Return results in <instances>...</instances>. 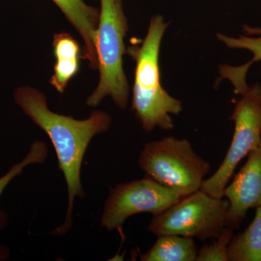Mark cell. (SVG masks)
<instances>
[{
    "label": "cell",
    "instance_id": "15",
    "mask_svg": "<svg viewBox=\"0 0 261 261\" xmlns=\"http://www.w3.org/2000/svg\"><path fill=\"white\" fill-rule=\"evenodd\" d=\"M233 236V230L225 227L216 240L198 250L196 261H228V247Z\"/></svg>",
    "mask_w": 261,
    "mask_h": 261
},
{
    "label": "cell",
    "instance_id": "11",
    "mask_svg": "<svg viewBox=\"0 0 261 261\" xmlns=\"http://www.w3.org/2000/svg\"><path fill=\"white\" fill-rule=\"evenodd\" d=\"M152 247L141 255L143 261H195L197 245L194 238L167 234L157 237Z\"/></svg>",
    "mask_w": 261,
    "mask_h": 261
},
{
    "label": "cell",
    "instance_id": "1",
    "mask_svg": "<svg viewBox=\"0 0 261 261\" xmlns=\"http://www.w3.org/2000/svg\"><path fill=\"white\" fill-rule=\"evenodd\" d=\"M14 97L23 112L50 139L58 166L64 175L68 190L66 215L63 224L53 232L54 235L63 236L70 231L73 224L72 214L75 199L83 198L85 195L81 173L87 149L96 135L109 129L112 118L102 111H94L84 120L58 114L49 110L47 97L32 87L17 89Z\"/></svg>",
    "mask_w": 261,
    "mask_h": 261
},
{
    "label": "cell",
    "instance_id": "14",
    "mask_svg": "<svg viewBox=\"0 0 261 261\" xmlns=\"http://www.w3.org/2000/svg\"><path fill=\"white\" fill-rule=\"evenodd\" d=\"M48 148L42 141L33 142L28 154L20 162L10 168L9 171L0 177V197L6 187L16 176H19L27 166L36 163H42L47 159ZM9 257V251L6 247H0V260H6Z\"/></svg>",
    "mask_w": 261,
    "mask_h": 261
},
{
    "label": "cell",
    "instance_id": "9",
    "mask_svg": "<svg viewBox=\"0 0 261 261\" xmlns=\"http://www.w3.org/2000/svg\"><path fill=\"white\" fill-rule=\"evenodd\" d=\"M61 10L65 18L83 39L84 59L89 61L92 69L97 68L96 49L99 9L91 6L84 0H51Z\"/></svg>",
    "mask_w": 261,
    "mask_h": 261
},
{
    "label": "cell",
    "instance_id": "3",
    "mask_svg": "<svg viewBox=\"0 0 261 261\" xmlns=\"http://www.w3.org/2000/svg\"><path fill=\"white\" fill-rule=\"evenodd\" d=\"M128 30L123 0H100L96 43L99 80L86 101L89 107H97L105 98L111 97L117 107L126 108L129 86L123 70V56Z\"/></svg>",
    "mask_w": 261,
    "mask_h": 261
},
{
    "label": "cell",
    "instance_id": "12",
    "mask_svg": "<svg viewBox=\"0 0 261 261\" xmlns=\"http://www.w3.org/2000/svg\"><path fill=\"white\" fill-rule=\"evenodd\" d=\"M228 256V261H261V206L246 229L231 238Z\"/></svg>",
    "mask_w": 261,
    "mask_h": 261
},
{
    "label": "cell",
    "instance_id": "6",
    "mask_svg": "<svg viewBox=\"0 0 261 261\" xmlns=\"http://www.w3.org/2000/svg\"><path fill=\"white\" fill-rule=\"evenodd\" d=\"M228 208L226 199L199 190L153 216L147 230L156 237L179 235L202 241L216 238L226 227Z\"/></svg>",
    "mask_w": 261,
    "mask_h": 261
},
{
    "label": "cell",
    "instance_id": "7",
    "mask_svg": "<svg viewBox=\"0 0 261 261\" xmlns=\"http://www.w3.org/2000/svg\"><path fill=\"white\" fill-rule=\"evenodd\" d=\"M181 198V196L147 176L119 184L110 190L101 217V226L113 231L121 228L130 216L140 214L156 216Z\"/></svg>",
    "mask_w": 261,
    "mask_h": 261
},
{
    "label": "cell",
    "instance_id": "2",
    "mask_svg": "<svg viewBox=\"0 0 261 261\" xmlns=\"http://www.w3.org/2000/svg\"><path fill=\"white\" fill-rule=\"evenodd\" d=\"M168 25L162 15H154L145 39L140 45L134 44L126 49L136 63L132 109L146 132H152L156 127L172 130L171 115L177 116L183 110L181 102L161 83L160 49Z\"/></svg>",
    "mask_w": 261,
    "mask_h": 261
},
{
    "label": "cell",
    "instance_id": "8",
    "mask_svg": "<svg viewBox=\"0 0 261 261\" xmlns=\"http://www.w3.org/2000/svg\"><path fill=\"white\" fill-rule=\"evenodd\" d=\"M224 197L228 202L226 227L233 230L240 227L247 211L261 206V143L228 184Z\"/></svg>",
    "mask_w": 261,
    "mask_h": 261
},
{
    "label": "cell",
    "instance_id": "4",
    "mask_svg": "<svg viewBox=\"0 0 261 261\" xmlns=\"http://www.w3.org/2000/svg\"><path fill=\"white\" fill-rule=\"evenodd\" d=\"M139 166L145 176L181 197L200 190L211 163L196 153L187 139L166 137L145 144Z\"/></svg>",
    "mask_w": 261,
    "mask_h": 261
},
{
    "label": "cell",
    "instance_id": "5",
    "mask_svg": "<svg viewBox=\"0 0 261 261\" xmlns=\"http://www.w3.org/2000/svg\"><path fill=\"white\" fill-rule=\"evenodd\" d=\"M235 94L241 96L231 113L234 132L224 161L208 178L202 182L201 190L213 197H224L225 188L237 166L245 156L261 143V84L249 86L247 82L233 86Z\"/></svg>",
    "mask_w": 261,
    "mask_h": 261
},
{
    "label": "cell",
    "instance_id": "13",
    "mask_svg": "<svg viewBox=\"0 0 261 261\" xmlns=\"http://www.w3.org/2000/svg\"><path fill=\"white\" fill-rule=\"evenodd\" d=\"M242 29L245 35L230 37L219 33L216 36L220 42L229 49H245L252 53V59L241 65L244 70L248 72L253 63L261 61V28L244 24Z\"/></svg>",
    "mask_w": 261,
    "mask_h": 261
},
{
    "label": "cell",
    "instance_id": "10",
    "mask_svg": "<svg viewBox=\"0 0 261 261\" xmlns=\"http://www.w3.org/2000/svg\"><path fill=\"white\" fill-rule=\"evenodd\" d=\"M53 53L56 58L51 85L63 93L70 82L80 71L82 51L76 39L68 33L57 34L53 38Z\"/></svg>",
    "mask_w": 261,
    "mask_h": 261
}]
</instances>
